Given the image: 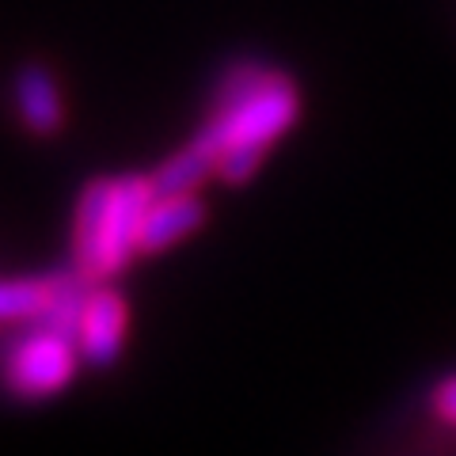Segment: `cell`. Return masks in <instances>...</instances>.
<instances>
[{"mask_svg":"<svg viewBox=\"0 0 456 456\" xmlns=\"http://www.w3.org/2000/svg\"><path fill=\"white\" fill-rule=\"evenodd\" d=\"M16 110L31 134H57L65 126V103L46 65H23L16 73Z\"/></svg>","mask_w":456,"mask_h":456,"instance_id":"8992f818","label":"cell"},{"mask_svg":"<svg viewBox=\"0 0 456 456\" xmlns=\"http://www.w3.org/2000/svg\"><path fill=\"white\" fill-rule=\"evenodd\" d=\"M297 114H301V92L289 77L255 61H240L221 73L209 118L194 141L213 156L217 175L236 187L259 171L266 149L297 122Z\"/></svg>","mask_w":456,"mask_h":456,"instance_id":"6da1fadb","label":"cell"},{"mask_svg":"<svg viewBox=\"0 0 456 456\" xmlns=\"http://www.w3.org/2000/svg\"><path fill=\"white\" fill-rule=\"evenodd\" d=\"M156 198L152 175L95 179L84 187L73 221V266L92 281L122 274L141 255V221Z\"/></svg>","mask_w":456,"mask_h":456,"instance_id":"7a4b0ae2","label":"cell"},{"mask_svg":"<svg viewBox=\"0 0 456 456\" xmlns=\"http://www.w3.org/2000/svg\"><path fill=\"white\" fill-rule=\"evenodd\" d=\"M209 175H217L213 156L191 137L179 152H171L167 160L152 171V187L156 194H194Z\"/></svg>","mask_w":456,"mask_h":456,"instance_id":"ba28073f","label":"cell"},{"mask_svg":"<svg viewBox=\"0 0 456 456\" xmlns=\"http://www.w3.org/2000/svg\"><path fill=\"white\" fill-rule=\"evenodd\" d=\"M206 221V206L198 194H156L141 221V255L164 251L198 232Z\"/></svg>","mask_w":456,"mask_h":456,"instance_id":"5b68a950","label":"cell"},{"mask_svg":"<svg viewBox=\"0 0 456 456\" xmlns=\"http://www.w3.org/2000/svg\"><path fill=\"white\" fill-rule=\"evenodd\" d=\"M126 320H130L126 297L95 281L88 289V301L80 308V331H77L80 358H88L92 365H110L122 354Z\"/></svg>","mask_w":456,"mask_h":456,"instance_id":"277c9868","label":"cell"},{"mask_svg":"<svg viewBox=\"0 0 456 456\" xmlns=\"http://www.w3.org/2000/svg\"><path fill=\"white\" fill-rule=\"evenodd\" d=\"M77 358H80V346L73 335L46 323H31V331L20 335L8 346L4 384L20 399H46L73 380Z\"/></svg>","mask_w":456,"mask_h":456,"instance_id":"3957f363","label":"cell"},{"mask_svg":"<svg viewBox=\"0 0 456 456\" xmlns=\"http://www.w3.org/2000/svg\"><path fill=\"white\" fill-rule=\"evenodd\" d=\"M430 407H434V415L445 422V426H456V373L449 377H441L434 384V392H430Z\"/></svg>","mask_w":456,"mask_h":456,"instance_id":"9c48e42d","label":"cell"},{"mask_svg":"<svg viewBox=\"0 0 456 456\" xmlns=\"http://www.w3.org/2000/svg\"><path fill=\"white\" fill-rule=\"evenodd\" d=\"M73 270V266H69ZM65 274H46V278H12L0 281V323H16V320H38L57 297H61Z\"/></svg>","mask_w":456,"mask_h":456,"instance_id":"52a82bcc","label":"cell"}]
</instances>
